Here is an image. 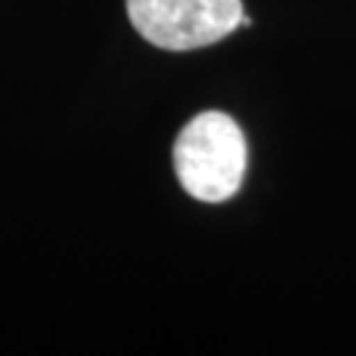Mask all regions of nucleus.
I'll return each mask as SVG.
<instances>
[{"label": "nucleus", "mask_w": 356, "mask_h": 356, "mask_svg": "<svg viewBox=\"0 0 356 356\" xmlns=\"http://www.w3.org/2000/svg\"><path fill=\"white\" fill-rule=\"evenodd\" d=\"M248 148L241 127L222 111L193 116L175 140V172L188 195L222 204L241 191Z\"/></svg>", "instance_id": "obj_1"}, {"label": "nucleus", "mask_w": 356, "mask_h": 356, "mask_svg": "<svg viewBox=\"0 0 356 356\" xmlns=\"http://www.w3.org/2000/svg\"><path fill=\"white\" fill-rule=\"evenodd\" d=\"M132 26L156 48L195 51L243 24L241 0H127Z\"/></svg>", "instance_id": "obj_2"}]
</instances>
